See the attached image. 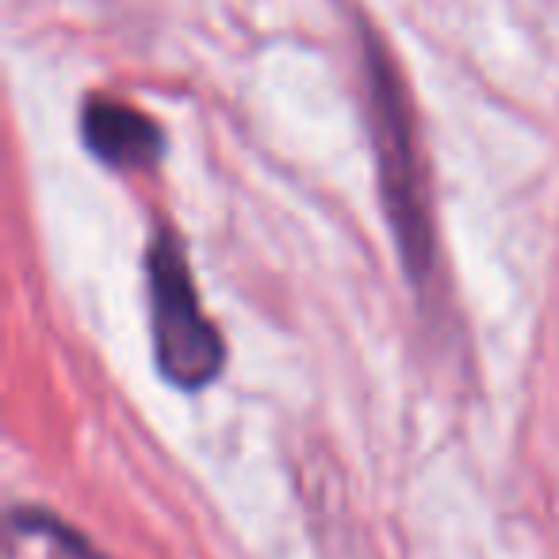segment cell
I'll return each mask as SVG.
<instances>
[{
	"mask_svg": "<svg viewBox=\"0 0 559 559\" xmlns=\"http://www.w3.org/2000/svg\"><path fill=\"white\" fill-rule=\"evenodd\" d=\"M150 296H154V353L165 380L177 388L211 383L223 368V342L200 311L188 264L173 238H157L150 246Z\"/></svg>",
	"mask_w": 559,
	"mask_h": 559,
	"instance_id": "cell-1",
	"label": "cell"
},
{
	"mask_svg": "<svg viewBox=\"0 0 559 559\" xmlns=\"http://www.w3.org/2000/svg\"><path fill=\"white\" fill-rule=\"evenodd\" d=\"M85 139L96 157L119 165V169H134L157 157L162 134L142 111L127 108L116 100H96L85 111Z\"/></svg>",
	"mask_w": 559,
	"mask_h": 559,
	"instance_id": "cell-2",
	"label": "cell"
}]
</instances>
